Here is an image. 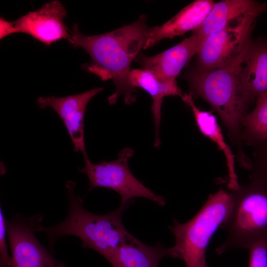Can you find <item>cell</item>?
<instances>
[{
  "label": "cell",
  "mask_w": 267,
  "mask_h": 267,
  "mask_svg": "<svg viewBox=\"0 0 267 267\" xmlns=\"http://www.w3.org/2000/svg\"><path fill=\"white\" fill-rule=\"evenodd\" d=\"M149 28L144 14L134 22L99 35H86L77 24L73 26L69 43L84 49L91 58V62L83 68L102 81L113 82L116 90L108 98L110 104H115L121 95H124L127 104L135 100V92L129 84L131 66L144 48Z\"/></svg>",
  "instance_id": "cell-1"
},
{
  "label": "cell",
  "mask_w": 267,
  "mask_h": 267,
  "mask_svg": "<svg viewBox=\"0 0 267 267\" xmlns=\"http://www.w3.org/2000/svg\"><path fill=\"white\" fill-rule=\"evenodd\" d=\"M234 63L226 68L214 69L195 66L188 71L185 78L189 83L193 97L203 98L217 112L236 148L235 157L239 165L250 170L252 160L244 150L242 122L251 103Z\"/></svg>",
  "instance_id": "cell-2"
},
{
  "label": "cell",
  "mask_w": 267,
  "mask_h": 267,
  "mask_svg": "<svg viewBox=\"0 0 267 267\" xmlns=\"http://www.w3.org/2000/svg\"><path fill=\"white\" fill-rule=\"evenodd\" d=\"M66 186L69 201L66 218L52 226H43L39 222L35 225V232L42 231L46 235L52 251L59 237L73 235L80 238L83 248L95 251L109 262L118 249L133 237L124 227L122 215L133 201L121 204L107 214L96 215L84 208L82 199L74 192V182H67Z\"/></svg>",
  "instance_id": "cell-3"
},
{
  "label": "cell",
  "mask_w": 267,
  "mask_h": 267,
  "mask_svg": "<svg viewBox=\"0 0 267 267\" xmlns=\"http://www.w3.org/2000/svg\"><path fill=\"white\" fill-rule=\"evenodd\" d=\"M233 198L230 191L220 188L209 195L197 214L189 221L180 223L174 220L169 226L175 238L171 248L173 258L180 259L186 267H211L206 261L210 240L227 219Z\"/></svg>",
  "instance_id": "cell-4"
},
{
  "label": "cell",
  "mask_w": 267,
  "mask_h": 267,
  "mask_svg": "<svg viewBox=\"0 0 267 267\" xmlns=\"http://www.w3.org/2000/svg\"><path fill=\"white\" fill-rule=\"evenodd\" d=\"M250 179L248 184L230 190L232 206L222 226L227 233L224 242L215 250L218 255L267 243V186L257 180Z\"/></svg>",
  "instance_id": "cell-5"
},
{
  "label": "cell",
  "mask_w": 267,
  "mask_h": 267,
  "mask_svg": "<svg viewBox=\"0 0 267 267\" xmlns=\"http://www.w3.org/2000/svg\"><path fill=\"white\" fill-rule=\"evenodd\" d=\"M134 154L132 149L126 147L120 151L118 158L114 161L93 164L89 158L85 159V166L80 170L89 179V191L95 187H104L119 194L121 204L132 201L135 197H143L164 206L165 198L146 187L131 172L128 161Z\"/></svg>",
  "instance_id": "cell-6"
},
{
  "label": "cell",
  "mask_w": 267,
  "mask_h": 267,
  "mask_svg": "<svg viewBox=\"0 0 267 267\" xmlns=\"http://www.w3.org/2000/svg\"><path fill=\"white\" fill-rule=\"evenodd\" d=\"M261 14L256 13L244 17L202 39L196 66L214 69L233 64L251 41L256 20Z\"/></svg>",
  "instance_id": "cell-7"
},
{
  "label": "cell",
  "mask_w": 267,
  "mask_h": 267,
  "mask_svg": "<svg viewBox=\"0 0 267 267\" xmlns=\"http://www.w3.org/2000/svg\"><path fill=\"white\" fill-rule=\"evenodd\" d=\"M64 5L58 0L45 3L39 9L20 17L14 21L0 19V39L16 33L29 35L48 46L61 39L68 41L71 31L64 24L67 16Z\"/></svg>",
  "instance_id": "cell-8"
},
{
  "label": "cell",
  "mask_w": 267,
  "mask_h": 267,
  "mask_svg": "<svg viewBox=\"0 0 267 267\" xmlns=\"http://www.w3.org/2000/svg\"><path fill=\"white\" fill-rule=\"evenodd\" d=\"M43 216L25 218L17 214L6 220V233L12 259V267H67L40 243L35 226Z\"/></svg>",
  "instance_id": "cell-9"
},
{
  "label": "cell",
  "mask_w": 267,
  "mask_h": 267,
  "mask_svg": "<svg viewBox=\"0 0 267 267\" xmlns=\"http://www.w3.org/2000/svg\"><path fill=\"white\" fill-rule=\"evenodd\" d=\"M103 90L96 88L83 93L64 97L41 96L37 99L40 108H52L62 120L76 152L81 151L88 158L84 139V116L90 100Z\"/></svg>",
  "instance_id": "cell-10"
},
{
  "label": "cell",
  "mask_w": 267,
  "mask_h": 267,
  "mask_svg": "<svg viewBox=\"0 0 267 267\" xmlns=\"http://www.w3.org/2000/svg\"><path fill=\"white\" fill-rule=\"evenodd\" d=\"M200 44L195 31L178 44L161 53L147 56L140 52L134 61L142 69L148 70L159 79L176 82V78L192 57L197 54Z\"/></svg>",
  "instance_id": "cell-11"
},
{
  "label": "cell",
  "mask_w": 267,
  "mask_h": 267,
  "mask_svg": "<svg viewBox=\"0 0 267 267\" xmlns=\"http://www.w3.org/2000/svg\"><path fill=\"white\" fill-rule=\"evenodd\" d=\"M235 71L251 104L267 93V38L252 39L234 62Z\"/></svg>",
  "instance_id": "cell-12"
},
{
  "label": "cell",
  "mask_w": 267,
  "mask_h": 267,
  "mask_svg": "<svg viewBox=\"0 0 267 267\" xmlns=\"http://www.w3.org/2000/svg\"><path fill=\"white\" fill-rule=\"evenodd\" d=\"M215 3L212 0H195L163 25L149 28L144 49L153 46L164 39H173L198 29Z\"/></svg>",
  "instance_id": "cell-13"
},
{
  "label": "cell",
  "mask_w": 267,
  "mask_h": 267,
  "mask_svg": "<svg viewBox=\"0 0 267 267\" xmlns=\"http://www.w3.org/2000/svg\"><path fill=\"white\" fill-rule=\"evenodd\" d=\"M266 3L253 0H224L215 2L202 26L195 31L199 40L218 31L231 22L248 15L262 14Z\"/></svg>",
  "instance_id": "cell-14"
},
{
  "label": "cell",
  "mask_w": 267,
  "mask_h": 267,
  "mask_svg": "<svg viewBox=\"0 0 267 267\" xmlns=\"http://www.w3.org/2000/svg\"><path fill=\"white\" fill-rule=\"evenodd\" d=\"M129 81L133 91L135 92L136 88H141L146 91L152 99L151 110L155 131L154 146L158 147L161 144L159 129L163 98L170 95H178L181 97L183 93L178 88L177 82L162 80L150 71L143 69H132Z\"/></svg>",
  "instance_id": "cell-15"
},
{
  "label": "cell",
  "mask_w": 267,
  "mask_h": 267,
  "mask_svg": "<svg viewBox=\"0 0 267 267\" xmlns=\"http://www.w3.org/2000/svg\"><path fill=\"white\" fill-rule=\"evenodd\" d=\"M166 257L173 258L171 248L159 243L148 246L133 236L118 249L109 263L112 267H159Z\"/></svg>",
  "instance_id": "cell-16"
},
{
  "label": "cell",
  "mask_w": 267,
  "mask_h": 267,
  "mask_svg": "<svg viewBox=\"0 0 267 267\" xmlns=\"http://www.w3.org/2000/svg\"><path fill=\"white\" fill-rule=\"evenodd\" d=\"M181 98L191 108L200 132L214 142L223 153L228 172V188L229 190L237 189L240 184L235 170L236 157L225 141L216 117L210 112L200 110L195 104L193 95L190 91L183 94Z\"/></svg>",
  "instance_id": "cell-17"
},
{
  "label": "cell",
  "mask_w": 267,
  "mask_h": 267,
  "mask_svg": "<svg viewBox=\"0 0 267 267\" xmlns=\"http://www.w3.org/2000/svg\"><path fill=\"white\" fill-rule=\"evenodd\" d=\"M244 144L252 146L267 140V93L259 95L254 110L242 122Z\"/></svg>",
  "instance_id": "cell-18"
},
{
  "label": "cell",
  "mask_w": 267,
  "mask_h": 267,
  "mask_svg": "<svg viewBox=\"0 0 267 267\" xmlns=\"http://www.w3.org/2000/svg\"><path fill=\"white\" fill-rule=\"evenodd\" d=\"M253 147L254 150L250 179L257 180L267 186V140Z\"/></svg>",
  "instance_id": "cell-19"
},
{
  "label": "cell",
  "mask_w": 267,
  "mask_h": 267,
  "mask_svg": "<svg viewBox=\"0 0 267 267\" xmlns=\"http://www.w3.org/2000/svg\"><path fill=\"white\" fill-rule=\"evenodd\" d=\"M248 250V267H267V243L256 244Z\"/></svg>",
  "instance_id": "cell-20"
},
{
  "label": "cell",
  "mask_w": 267,
  "mask_h": 267,
  "mask_svg": "<svg viewBox=\"0 0 267 267\" xmlns=\"http://www.w3.org/2000/svg\"><path fill=\"white\" fill-rule=\"evenodd\" d=\"M6 220L4 219L1 208L0 209V267H12L11 257L9 255L6 236Z\"/></svg>",
  "instance_id": "cell-21"
}]
</instances>
